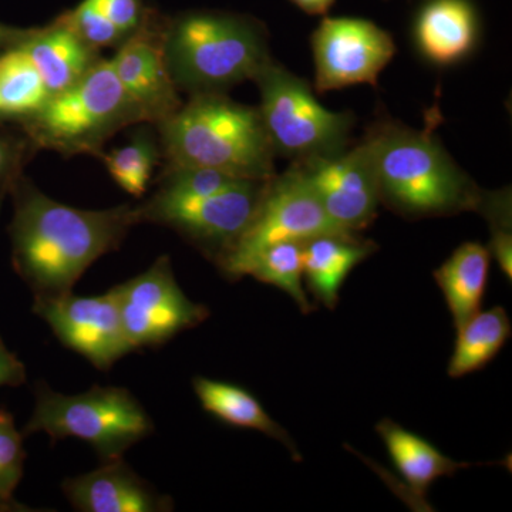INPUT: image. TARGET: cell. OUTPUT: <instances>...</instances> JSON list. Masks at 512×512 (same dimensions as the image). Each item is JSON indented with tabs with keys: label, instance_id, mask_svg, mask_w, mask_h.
<instances>
[{
	"label": "cell",
	"instance_id": "1",
	"mask_svg": "<svg viewBox=\"0 0 512 512\" xmlns=\"http://www.w3.org/2000/svg\"><path fill=\"white\" fill-rule=\"evenodd\" d=\"M12 265L35 301L72 293L84 272L117 251L130 229L140 224L137 208L80 210L47 197L25 175L10 190Z\"/></svg>",
	"mask_w": 512,
	"mask_h": 512
},
{
	"label": "cell",
	"instance_id": "2",
	"mask_svg": "<svg viewBox=\"0 0 512 512\" xmlns=\"http://www.w3.org/2000/svg\"><path fill=\"white\" fill-rule=\"evenodd\" d=\"M375 146L380 202L410 218L450 217L480 211L487 191L461 170L430 127L396 121L370 128Z\"/></svg>",
	"mask_w": 512,
	"mask_h": 512
},
{
	"label": "cell",
	"instance_id": "3",
	"mask_svg": "<svg viewBox=\"0 0 512 512\" xmlns=\"http://www.w3.org/2000/svg\"><path fill=\"white\" fill-rule=\"evenodd\" d=\"M157 126L167 168H212L247 180L276 174L275 151L258 107L224 93L194 94Z\"/></svg>",
	"mask_w": 512,
	"mask_h": 512
},
{
	"label": "cell",
	"instance_id": "4",
	"mask_svg": "<svg viewBox=\"0 0 512 512\" xmlns=\"http://www.w3.org/2000/svg\"><path fill=\"white\" fill-rule=\"evenodd\" d=\"M163 49L175 86L191 96L224 93L254 80L272 59L264 28L228 13L183 16L163 33Z\"/></svg>",
	"mask_w": 512,
	"mask_h": 512
},
{
	"label": "cell",
	"instance_id": "5",
	"mask_svg": "<svg viewBox=\"0 0 512 512\" xmlns=\"http://www.w3.org/2000/svg\"><path fill=\"white\" fill-rule=\"evenodd\" d=\"M138 123H146L143 113L121 86L111 60L100 59L82 79L50 96L19 126L35 150L101 156L107 140Z\"/></svg>",
	"mask_w": 512,
	"mask_h": 512
},
{
	"label": "cell",
	"instance_id": "6",
	"mask_svg": "<svg viewBox=\"0 0 512 512\" xmlns=\"http://www.w3.org/2000/svg\"><path fill=\"white\" fill-rule=\"evenodd\" d=\"M35 397V410L23 434L82 440L92 446L101 463L123 458L128 448L154 431L150 414L124 387L93 386L87 392L67 396L39 382Z\"/></svg>",
	"mask_w": 512,
	"mask_h": 512
},
{
	"label": "cell",
	"instance_id": "7",
	"mask_svg": "<svg viewBox=\"0 0 512 512\" xmlns=\"http://www.w3.org/2000/svg\"><path fill=\"white\" fill-rule=\"evenodd\" d=\"M252 82L261 93L258 110L275 156L302 163L349 147L352 114L323 107L306 80L269 59Z\"/></svg>",
	"mask_w": 512,
	"mask_h": 512
},
{
	"label": "cell",
	"instance_id": "8",
	"mask_svg": "<svg viewBox=\"0 0 512 512\" xmlns=\"http://www.w3.org/2000/svg\"><path fill=\"white\" fill-rule=\"evenodd\" d=\"M326 234L349 232L340 231L330 221L308 181L292 164L285 173L268 180L254 218L218 268L229 279L242 278L265 248L278 242H306Z\"/></svg>",
	"mask_w": 512,
	"mask_h": 512
},
{
	"label": "cell",
	"instance_id": "9",
	"mask_svg": "<svg viewBox=\"0 0 512 512\" xmlns=\"http://www.w3.org/2000/svg\"><path fill=\"white\" fill-rule=\"evenodd\" d=\"M266 183L241 180L227 190L191 200H167L154 194L137 205L138 221L174 229L220 265L254 218Z\"/></svg>",
	"mask_w": 512,
	"mask_h": 512
},
{
	"label": "cell",
	"instance_id": "10",
	"mask_svg": "<svg viewBox=\"0 0 512 512\" xmlns=\"http://www.w3.org/2000/svg\"><path fill=\"white\" fill-rule=\"evenodd\" d=\"M111 292L134 350L160 348L210 316L207 306L185 295L167 255Z\"/></svg>",
	"mask_w": 512,
	"mask_h": 512
},
{
	"label": "cell",
	"instance_id": "11",
	"mask_svg": "<svg viewBox=\"0 0 512 512\" xmlns=\"http://www.w3.org/2000/svg\"><path fill=\"white\" fill-rule=\"evenodd\" d=\"M292 164L340 231L359 234L375 221L380 194L375 146L369 133L357 146L336 156Z\"/></svg>",
	"mask_w": 512,
	"mask_h": 512
},
{
	"label": "cell",
	"instance_id": "12",
	"mask_svg": "<svg viewBox=\"0 0 512 512\" xmlns=\"http://www.w3.org/2000/svg\"><path fill=\"white\" fill-rule=\"evenodd\" d=\"M312 53L316 92L326 93L356 84L376 86L396 45L389 32L370 20L325 18L313 32Z\"/></svg>",
	"mask_w": 512,
	"mask_h": 512
},
{
	"label": "cell",
	"instance_id": "13",
	"mask_svg": "<svg viewBox=\"0 0 512 512\" xmlns=\"http://www.w3.org/2000/svg\"><path fill=\"white\" fill-rule=\"evenodd\" d=\"M33 312L45 320L57 340L79 353L100 372H109L124 356L136 352L124 330L111 289L103 295L37 299Z\"/></svg>",
	"mask_w": 512,
	"mask_h": 512
},
{
	"label": "cell",
	"instance_id": "14",
	"mask_svg": "<svg viewBox=\"0 0 512 512\" xmlns=\"http://www.w3.org/2000/svg\"><path fill=\"white\" fill-rule=\"evenodd\" d=\"M111 63L146 123H161L183 106L165 63L160 33L138 29L121 43Z\"/></svg>",
	"mask_w": 512,
	"mask_h": 512
},
{
	"label": "cell",
	"instance_id": "15",
	"mask_svg": "<svg viewBox=\"0 0 512 512\" xmlns=\"http://www.w3.org/2000/svg\"><path fill=\"white\" fill-rule=\"evenodd\" d=\"M62 490L74 510L82 512H170L175 508L170 495L158 493L124 458L67 478Z\"/></svg>",
	"mask_w": 512,
	"mask_h": 512
},
{
	"label": "cell",
	"instance_id": "16",
	"mask_svg": "<svg viewBox=\"0 0 512 512\" xmlns=\"http://www.w3.org/2000/svg\"><path fill=\"white\" fill-rule=\"evenodd\" d=\"M5 46L22 50L32 60L50 96L69 89L100 60L99 50L86 45L62 20L45 29H9Z\"/></svg>",
	"mask_w": 512,
	"mask_h": 512
},
{
	"label": "cell",
	"instance_id": "17",
	"mask_svg": "<svg viewBox=\"0 0 512 512\" xmlns=\"http://www.w3.org/2000/svg\"><path fill=\"white\" fill-rule=\"evenodd\" d=\"M480 36V18L471 0H426L417 12V49L437 66H451L471 55Z\"/></svg>",
	"mask_w": 512,
	"mask_h": 512
},
{
	"label": "cell",
	"instance_id": "18",
	"mask_svg": "<svg viewBox=\"0 0 512 512\" xmlns=\"http://www.w3.org/2000/svg\"><path fill=\"white\" fill-rule=\"evenodd\" d=\"M377 249L359 234H326L303 244V278L316 301L335 309L343 282Z\"/></svg>",
	"mask_w": 512,
	"mask_h": 512
},
{
	"label": "cell",
	"instance_id": "19",
	"mask_svg": "<svg viewBox=\"0 0 512 512\" xmlns=\"http://www.w3.org/2000/svg\"><path fill=\"white\" fill-rule=\"evenodd\" d=\"M490 261L487 247L478 242H466L434 271V279L446 298L456 328L480 312L490 274Z\"/></svg>",
	"mask_w": 512,
	"mask_h": 512
},
{
	"label": "cell",
	"instance_id": "20",
	"mask_svg": "<svg viewBox=\"0 0 512 512\" xmlns=\"http://www.w3.org/2000/svg\"><path fill=\"white\" fill-rule=\"evenodd\" d=\"M192 386L205 412L229 426L264 433L284 444L296 461L302 460L289 434L266 413L254 394L249 393L244 387L202 376L195 377Z\"/></svg>",
	"mask_w": 512,
	"mask_h": 512
},
{
	"label": "cell",
	"instance_id": "21",
	"mask_svg": "<svg viewBox=\"0 0 512 512\" xmlns=\"http://www.w3.org/2000/svg\"><path fill=\"white\" fill-rule=\"evenodd\" d=\"M376 430L382 437L397 471L402 474L417 497H424L437 478L453 476L456 471L473 466L470 463L451 460L429 441L403 429L392 420L380 421Z\"/></svg>",
	"mask_w": 512,
	"mask_h": 512
},
{
	"label": "cell",
	"instance_id": "22",
	"mask_svg": "<svg viewBox=\"0 0 512 512\" xmlns=\"http://www.w3.org/2000/svg\"><path fill=\"white\" fill-rule=\"evenodd\" d=\"M456 348L448 363V376L463 377L487 366L511 336L508 313L501 306L477 312L457 328Z\"/></svg>",
	"mask_w": 512,
	"mask_h": 512
},
{
	"label": "cell",
	"instance_id": "23",
	"mask_svg": "<svg viewBox=\"0 0 512 512\" xmlns=\"http://www.w3.org/2000/svg\"><path fill=\"white\" fill-rule=\"evenodd\" d=\"M49 97V90L32 60L16 47H3L0 53V124L22 123L42 109Z\"/></svg>",
	"mask_w": 512,
	"mask_h": 512
},
{
	"label": "cell",
	"instance_id": "24",
	"mask_svg": "<svg viewBox=\"0 0 512 512\" xmlns=\"http://www.w3.org/2000/svg\"><path fill=\"white\" fill-rule=\"evenodd\" d=\"M303 244L305 242L285 241L265 248L249 264L245 275L276 286L298 303L302 313H311L315 306L309 302L302 286Z\"/></svg>",
	"mask_w": 512,
	"mask_h": 512
},
{
	"label": "cell",
	"instance_id": "25",
	"mask_svg": "<svg viewBox=\"0 0 512 512\" xmlns=\"http://www.w3.org/2000/svg\"><path fill=\"white\" fill-rule=\"evenodd\" d=\"M160 151L153 136L140 133L130 144L104 154L107 170L128 194L141 197L147 191Z\"/></svg>",
	"mask_w": 512,
	"mask_h": 512
},
{
	"label": "cell",
	"instance_id": "26",
	"mask_svg": "<svg viewBox=\"0 0 512 512\" xmlns=\"http://www.w3.org/2000/svg\"><path fill=\"white\" fill-rule=\"evenodd\" d=\"M25 434L18 429L15 417L0 409V512L35 511L16 501V488L25 471Z\"/></svg>",
	"mask_w": 512,
	"mask_h": 512
},
{
	"label": "cell",
	"instance_id": "27",
	"mask_svg": "<svg viewBox=\"0 0 512 512\" xmlns=\"http://www.w3.org/2000/svg\"><path fill=\"white\" fill-rule=\"evenodd\" d=\"M241 180H247V178L232 177V175L212 170V168H167L163 183L156 195L167 198V200H191V198L217 194Z\"/></svg>",
	"mask_w": 512,
	"mask_h": 512
},
{
	"label": "cell",
	"instance_id": "28",
	"mask_svg": "<svg viewBox=\"0 0 512 512\" xmlns=\"http://www.w3.org/2000/svg\"><path fill=\"white\" fill-rule=\"evenodd\" d=\"M478 214L490 224L491 241L488 251L497 259L508 281L512 279V234H511V192L487 191Z\"/></svg>",
	"mask_w": 512,
	"mask_h": 512
},
{
	"label": "cell",
	"instance_id": "29",
	"mask_svg": "<svg viewBox=\"0 0 512 512\" xmlns=\"http://www.w3.org/2000/svg\"><path fill=\"white\" fill-rule=\"evenodd\" d=\"M62 22L69 26L86 45L100 50L103 47H119L127 39L119 28L97 6L94 0H83Z\"/></svg>",
	"mask_w": 512,
	"mask_h": 512
},
{
	"label": "cell",
	"instance_id": "30",
	"mask_svg": "<svg viewBox=\"0 0 512 512\" xmlns=\"http://www.w3.org/2000/svg\"><path fill=\"white\" fill-rule=\"evenodd\" d=\"M32 151H35V147L22 131L13 133L0 126V207L13 184L23 174V167Z\"/></svg>",
	"mask_w": 512,
	"mask_h": 512
},
{
	"label": "cell",
	"instance_id": "31",
	"mask_svg": "<svg viewBox=\"0 0 512 512\" xmlns=\"http://www.w3.org/2000/svg\"><path fill=\"white\" fill-rule=\"evenodd\" d=\"M97 6L128 37L141 29L140 0H94Z\"/></svg>",
	"mask_w": 512,
	"mask_h": 512
},
{
	"label": "cell",
	"instance_id": "32",
	"mask_svg": "<svg viewBox=\"0 0 512 512\" xmlns=\"http://www.w3.org/2000/svg\"><path fill=\"white\" fill-rule=\"evenodd\" d=\"M28 379L22 360L0 338V387H18Z\"/></svg>",
	"mask_w": 512,
	"mask_h": 512
},
{
	"label": "cell",
	"instance_id": "33",
	"mask_svg": "<svg viewBox=\"0 0 512 512\" xmlns=\"http://www.w3.org/2000/svg\"><path fill=\"white\" fill-rule=\"evenodd\" d=\"M289 2L298 6L299 9L308 13V15L318 16L326 15L336 0H289Z\"/></svg>",
	"mask_w": 512,
	"mask_h": 512
},
{
	"label": "cell",
	"instance_id": "34",
	"mask_svg": "<svg viewBox=\"0 0 512 512\" xmlns=\"http://www.w3.org/2000/svg\"><path fill=\"white\" fill-rule=\"evenodd\" d=\"M9 29L0 26V47H5L6 37H8Z\"/></svg>",
	"mask_w": 512,
	"mask_h": 512
},
{
	"label": "cell",
	"instance_id": "35",
	"mask_svg": "<svg viewBox=\"0 0 512 512\" xmlns=\"http://www.w3.org/2000/svg\"><path fill=\"white\" fill-rule=\"evenodd\" d=\"M3 47H0V53H2Z\"/></svg>",
	"mask_w": 512,
	"mask_h": 512
}]
</instances>
